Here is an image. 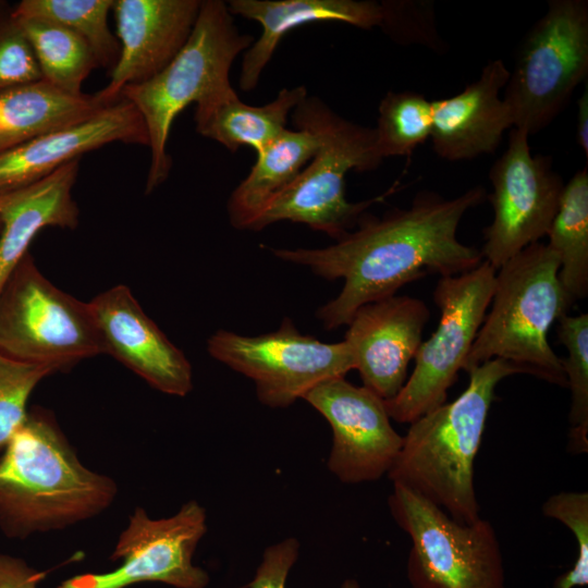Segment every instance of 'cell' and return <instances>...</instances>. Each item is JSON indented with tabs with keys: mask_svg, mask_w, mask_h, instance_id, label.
<instances>
[{
	"mask_svg": "<svg viewBox=\"0 0 588 588\" xmlns=\"http://www.w3.org/2000/svg\"><path fill=\"white\" fill-rule=\"evenodd\" d=\"M486 197L482 186L451 199L421 191L407 209H393L382 218L364 213L357 230L333 245L271 252L327 280H344L340 294L317 310L323 328L333 330L347 326L363 305L393 296L417 279L457 275L478 267L483 261L480 249L460 242L457 228Z\"/></svg>",
	"mask_w": 588,
	"mask_h": 588,
	"instance_id": "cell-1",
	"label": "cell"
},
{
	"mask_svg": "<svg viewBox=\"0 0 588 588\" xmlns=\"http://www.w3.org/2000/svg\"><path fill=\"white\" fill-rule=\"evenodd\" d=\"M110 477L84 466L54 416L28 409L0 457V529L12 539L60 530L106 511Z\"/></svg>",
	"mask_w": 588,
	"mask_h": 588,
	"instance_id": "cell-2",
	"label": "cell"
},
{
	"mask_svg": "<svg viewBox=\"0 0 588 588\" xmlns=\"http://www.w3.org/2000/svg\"><path fill=\"white\" fill-rule=\"evenodd\" d=\"M518 373L494 358L471 369L465 391L409 424L399 455L388 473L393 485L407 488L462 524L480 518L474 485L479 451L495 388Z\"/></svg>",
	"mask_w": 588,
	"mask_h": 588,
	"instance_id": "cell-3",
	"label": "cell"
},
{
	"mask_svg": "<svg viewBox=\"0 0 588 588\" xmlns=\"http://www.w3.org/2000/svg\"><path fill=\"white\" fill-rule=\"evenodd\" d=\"M560 260L540 242L534 243L495 273L491 307L479 328L464 369L500 358L518 373L567 387L562 360L548 333L571 304L559 280Z\"/></svg>",
	"mask_w": 588,
	"mask_h": 588,
	"instance_id": "cell-4",
	"label": "cell"
},
{
	"mask_svg": "<svg viewBox=\"0 0 588 588\" xmlns=\"http://www.w3.org/2000/svg\"><path fill=\"white\" fill-rule=\"evenodd\" d=\"M293 111L295 126L314 131L319 147L309 164L264 207L247 230L260 231L289 220L340 240L368 207L393 194L396 185L368 200L348 201L346 173L371 171L382 161L376 149L375 130L341 118L315 97H306Z\"/></svg>",
	"mask_w": 588,
	"mask_h": 588,
	"instance_id": "cell-5",
	"label": "cell"
},
{
	"mask_svg": "<svg viewBox=\"0 0 588 588\" xmlns=\"http://www.w3.org/2000/svg\"><path fill=\"white\" fill-rule=\"evenodd\" d=\"M253 42L252 36L238 32L228 4L201 1L192 34L173 60L149 79L122 89L120 99L137 109L148 133L146 194L169 176L167 144L176 115L193 102L198 106L235 93L229 79L231 65Z\"/></svg>",
	"mask_w": 588,
	"mask_h": 588,
	"instance_id": "cell-6",
	"label": "cell"
},
{
	"mask_svg": "<svg viewBox=\"0 0 588 588\" xmlns=\"http://www.w3.org/2000/svg\"><path fill=\"white\" fill-rule=\"evenodd\" d=\"M0 353L57 371L106 354L88 302L49 281L30 253L0 291Z\"/></svg>",
	"mask_w": 588,
	"mask_h": 588,
	"instance_id": "cell-7",
	"label": "cell"
},
{
	"mask_svg": "<svg viewBox=\"0 0 588 588\" xmlns=\"http://www.w3.org/2000/svg\"><path fill=\"white\" fill-rule=\"evenodd\" d=\"M588 74V2L550 0L520 41L503 101L529 136L548 126Z\"/></svg>",
	"mask_w": 588,
	"mask_h": 588,
	"instance_id": "cell-8",
	"label": "cell"
},
{
	"mask_svg": "<svg viewBox=\"0 0 588 588\" xmlns=\"http://www.w3.org/2000/svg\"><path fill=\"white\" fill-rule=\"evenodd\" d=\"M389 507L412 541L406 566L412 588H506L500 542L489 520L462 524L399 485Z\"/></svg>",
	"mask_w": 588,
	"mask_h": 588,
	"instance_id": "cell-9",
	"label": "cell"
},
{
	"mask_svg": "<svg viewBox=\"0 0 588 588\" xmlns=\"http://www.w3.org/2000/svg\"><path fill=\"white\" fill-rule=\"evenodd\" d=\"M495 273L483 260L470 271L439 279L433 290L438 328L420 343L414 370L401 391L383 400L391 419L411 424L445 403L490 306Z\"/></svg>",
	"mask_w": 588,
	"mask_h": 588,
	"instance_id": "cell-10",
	"label": "cell"
},
{
	"mask_svg": "<svg viewBox=\"0 0 588 588\" xmlns=\"http://www.w3.org/2000/svg\"><path fill=\"white\" fill-rule=\"evenodd\" d=\"M207 351L250 378L258 400L273 408L287 407L319 383L355 369L345 341L324 343L302 334L289 318L277 331L255 336L218 330L207 340Z\"/></svg>",
	"mask_w": 588,
	"mask_h": 588,
	"instance_id": "cell-11",
	"label": "cell"
},
{
	"mask_svg": "<svg viewBox=\"0 0 588 588\" xmlns=\"http://www.w3.org/2000/svg\"><path fill=\"white\" fill-rule=\"evenodd\" d=\"M529 135L513 128L503 155L493 163L489 198L493 220L483 229V260L498 270L547 235L564 187L549 156L530 151Z\"/></svg>",
	"mask_w": 588,
	"mask_h": 588,
	"instance_id": "cell-12",
	"label": "cell"
},
{
	"mask_svg": "<svg viewBox=\"0 0 588 588\" xmlns=\"http://www.w3.org/2000/svg\"><path fill=\"white\" fill-rule=\"evenodd\" d=\"M206 518L205 509L196 501H188L173 516L159 519L136 507L110 558L122 560L121 565L110 572L72 576L58 588H127L145 581L205 588L209 576L193 564V555L207 531Z\"/></svg>",
	"mask_w": 588,
	"mask_h": 588,
	"instance_id": "cell-13",
	"label": "cell"
},
{
	"mask_svg": "<svg viewBox=\"0 0 588 588\" xmlns=\"http://www.w3.org/2000/svg\"><path fill=\"white\" fill-rule=\"evenodd\" d=\"M330 424L333 444L328 468L341 481L359 483L388 475L403 443L384 401L344 378L319 383L304 397Z\"/></svg>",
	"mask_w": 588,
	"mask_h": 588,
	"instance_id": "cell-14",
	"label": "cell"
},
{
	"mask_svg": "<svg viewBox=\"0 0 588 588\" xmlns=\"http://www.w3.org/2000/svg\"><path fill=\"white\" fill-rule=\"evenodd\" d=\"M88 304L106 354L162 393L185 396L192 391L191 363L144 311L128 286L114 285Z\"/></svg>",
	"mask_w": 588,
	"mask_h": 588,
	"instance_id": "cell-15",
	"label": "cell"
},
{
	"mask_svg": "<svg viewBox=\"0 0 588 588\" xmlns=\"http://www.w3.org/2000/svg\"><path fill=\"white\" fill-rule=\"evenodd\" d=\"M199 0H117L113 10L121 46L109 83L95 94L108 107L122 89L149 79L179 53L192 34Z\"/></svg>",
	"mask_w": 588,
	"mask_h": 588,
	"instance_id": "cell-16",
	"label": "cell"
},
{
	"mask_svg": "<svg viewBox=\"0 0 588 588\" xmlns=\"http://www.w3.org/2000/svg\"><path fill=\"white\" fill-rule=\"evenodd\" d=\"M429 318L427 305L406 295L382 298L356 310L344 341L352 348L365 388L384 401L401 391Z\"/></svg>",
	"mask_w": 588,
	"mask_h": 588,
	"instance_id": "cell-17",
	"label": "cell"
},
{
	"mask_svg": "<svg viewBox=\"0 0 588 588\" xmlns=\"http://www.w3.org/2000/svg\"><path fill=\"white\" fill-rule=\"evenodd\" d=\"M114 142L149 145L142 115L122 98L83 122L0 152V192L40 180L82 155Z\"/></svg>",
	"mask_w": 588,
	"mask_h": 588,
	"instance_id": "cell-18",
	"label": "cell"
},
{
	"mask_svg": "<svg viewBox=\"0 0 588 588\" xmlns=\"http://www.w3.org/2000/svg\"><path fill=\"white\" fill-rule=\"evenodd\" d=\"M510 75L502 60L486 64L480 76L461 93L431 101L434 152L449 161L473 159L493 154L503 133L512 126L501 98Z\"/></svg>",
	"mask_w": 588,
	"mask_h": 588,
	"instance_id": "cell-19",
	"label": "cell"
},
{
	"mask_svg": "<svg viewBox=\"0 0 588 588\" xmlns=\"http://www.w3.org/2000/svg\"><path fill=\"white\" fill-rule=\"evenodd\" d=\"M79 159L33 183L0 192V291L40 230H73L79 210L72 189Z\"/></svg>",
	"mask_w": 588,
	"mask_h": 588,
	"instance_id": "cell-20",
	"label": "cell"
},
{
	"mask_svg": "<svg viewBox=\"0 0 588 588\" xmlns=\"http://www.w3.org/2000/svg\"><path fill=\"white\" fill-rule=\"evenodd\" d=\"M232 15L258 22L260 37L245 51L240 87L253 90L282 37L291 29L308 23L342 22L359 28L381 26L383 4L355 0H231Z\"/></svg>",
	"mask_w": 588,
	"mask_h": 588,
	"instance_id": "cell-21",
	"label": "cell"
},
{
	"mask_svg": "<svg viewBox=\"0 0 588 588\" xmlns=\"http://www.w3.org/2000/svg\"><path fill=\"white\" fill-rule=\"evenodd\" d=\"M106 108L95 95H72L44 79L0 90V152L83 122Z\"/></svg>",
	"mask_w": 588,
	"mask_h": 588,
	"instance_id": "cell-22",
	"label": "cell"
},
{
	"mask_svg": "<svg viewBox=\"0 0 588 588\" xmlns=\"http://www.w3.org/2000/svg\"><path fill=\"white\" fill-rule=\"evenodd\" d=\"M306 97L305 86L283 88L271 102L255 107L244 103L233 93L196 106V131L232 152L241 146L259 152L286 130L289 113Z\"/></svg>",
	"mask_w": 588,
	"mask_h": 588,
	"instance_id": "cell-23",
	"label": "cell"
},
{
	"mask_svg": "<svg viewBox=\"0 0 588 588\" xmlns=\"http://www.w3.org/2000/svg\"><path fill=\"white\" fill-rule=\"evenodd\" d=\"M318 147L317 134L298 126L294 131L286 128L257 152L248 175L230 196L228 212L231 224L247 229L264 207L301 173Z\"/></svg>",
	"mask_w": 588,
	"mask_h": 588,
	"instance_id": "cell-24",
	"label": "cell"
},
{
	"mask_svg": "<svg viewBox=\"0 0 588 588\" xmlns=\"http://www.w3.org/2000/svg\"><path fill=\"white\" fill-rule=\"evenodd\" d=\"M547 244L560 260L559 280L571 306L588 295V171L564 185Z\"/></svg>",
	"mask_w": 588,
	"mask_h": 588,
	"instance_id": "cell-25",
	"label": "cell"
},
{
	"mask_svg": "<svg viewBox=\"0 0 588 588\" xmlns=\"http://www.w3.org/2000/svg\"><path fill=\"white\" fill-rule=\"evenodd\" d=\"M16 19L29 40L42 79L65 93L84 94L83 82L98 68L89 45L57 23L33 17Z\"/></svg>",
	"mask_w": 588,
	"mask_h": 588,
	"instance_id": "cell-26",
	"label": "cell"
},
{
	"mask_svg": "<svg viewBox=\"0 0 588 588\" xmlns=\"http://www.w3.org/2000/svg\"><path fill=\"white\" fill-rule=\"evenodd\" d=\"M113 0H23L13 8L16 17L47 20L81 36L90 47L98 66L114 69L120 41L108 25Z\"/></svg>",
	"mask_w": 588,
	"mask_h": 588,
	"instance_id": "cell-27",
	"label": "cell"
},
{
	"mask_svg": "<svg viewBox=\"0 0 588 588\" xmlns=\"http://www.w3.org/2000/svg\"><path fill=\"white\" fill-rule=\"evenodd\" d=\"M375 130L379 157L407 156L431 134L432 105L415 91H389L380 101Z\"/></svg>",
	"mask_w": 588,
	"mask_h": 588,
	"instance_id": "cell-28",
	"label": "cell"
},
{
	"mask_svg": "<svg viewBox=\"0 0 588 588\" xmlns=\"http://www.w3.org/2000/svg\"><path fill=\"white\" fill-rule=\"evenodd\" d=\"M558 336L567 351L561 358L571 390L568 450L588 452V315H564L559 319Z\"/></svg>",
	"mask_w": 588,
	"mask_h": 588,
	"instance_id": "cell-29",
	"label": "cell"
},
{
	"mask_svg": "<svg viewBox=\"0 0 588 588\" xmlns=\"http://www.w3.org/2000/svg\"><path fill=\"white\" fill-rule=\"evenodd\" d=\"M56 372L50 366L19 362L0 353V449L25 420L34 389Z\"/></svg>",
	"mask_w": 588,
	"mask_h": 588,
	"instance_id": "cell-30",
	"label": "cell"
},
{
	"mask_svg": "<svg viewBox=\"0 0 588 588\" xmlns=\"http://www.w3.org/2000/svg\"><path fill=\"white\" fill-rule=\"evenodd\" d=\"M542 514L564 524L574 535L577 558L573 567L558 577L554 588H576L588 585V493L561 491L542 504Z\"/></svg>",
	"mask_w": 588,
	"mask_h": 588,
	"instance_id": "cell-31",
	"label": "cell"
},
{
	"mask_svg": "<svg viewBox=\"0 0 588 588\" xmlns=\"http://www.w3.org/2000/svg\"><path fill=\"white\" fill-rule=\"evenodd\" d=\"M39 79V65L13 8L0 2V90Z\"/></svg>",
	"mask_w": 588,
	"mask_h": 588,
	"instance_id": "cell-32",
	"label": "cell"
},
{
	"mask_svg": "<svg viewBox=\"0 0 588 588\" xmlns=\"http://www.w3.org/2000/svg\"><path fill=\"white\" fill-rule=\"evenodd\" d=\"M383 4L382 27L400 42H416L437 49L433 4L429 1H390Z\"/></svg>",
	"mask_w": 588,
	"mask_h": 588,
	"instance_id": "cell-33",
	"label": "cell"
},
{
	"mask_svg": "<svg viewBox=\"0 0 588 588\" xmlns=\"http://www.w3.org/2000/svg\"><path fill=\"white\" fill-rule=\"evenodd\" d=\"M298 542L294 538L267 548L262 562L248 587L285 588L287 574L298 556Z\"/></svg>",
	"mask_w": 588,
	"mask_h": 588,
	"instance_id": "cell-34",
	"label": "cell"
},
{
	"mask_svg": "<svg viewBox=\"0 0 588 588\" xmlns=\"http://www.w3.org/2000/svg\"><path fill=\"white\" fill-rule=\"evenodd\" d=\"M45 576L23 559L0 553V588H39Z\"/></svg>",
	"mask_w": 588,
	"mask_h": 588,
	"instance_id": "cell-35",
	"label": "cell"
},
{
	"mask_svg": "<svg viewBox=\"0 0 588 588\" xmlns=\"http://www.w3.org/2000/svg\"><path fill=\"white\" fill-rule=\"evenodd\" d=\"M577 122L576 134L578 145L584 152L585 157H588V87L586 88L577 101Z\"/></svg>",
	"mask_w": 588,
	"mask_h": 588,
	"instance_id": "cell-36",
	"label": "cell"
},
{
	"mask_svg": "<svg viewBox=\"0 0 588 588\" xmlns=\"http://www.w3.org/2000/svg\"><path fill=\"white\" fill-rule=\"evenodd\" d=\"M341 588H359V585L354 579H347L342 584Z\"/></svg>",
	"mask_w": 588,
	"mask_h": 588,
	"instance_id": "cell-37",
	"label": "cell"
}]
</instances>
